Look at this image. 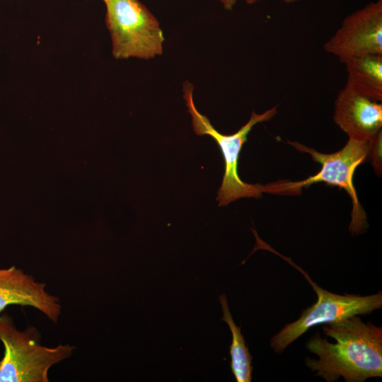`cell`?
I'll use <instances>...</instances> for the list:
<instances>
[{
    "instance_id": "obj_1",
    "label": "cell",
    "mask_w": 382,
    "mask_h": 382,
    "mask_svg": "<svg viewBox=\"0 0 382 382\" xmlns=\"http://www.w3.org/2000/svg\"><path fill=\"white\" fill-rule=\"evenodd\" d=\"M330 342L318 332L311 337L306 348L318 359L305 358L306 366L327 382L342 377L346 382H364L382 376V328L359 315L323 326Z\"/></svg>"
},
{
    "instance_id": "obj_2",
    "label": "cell",
    "mask_w": 382,
    "mask_h": 382,
    "mask_svg": "<svg viewBox=\"0 0 382 382\" xmlns=\"http://www.w3.org/2000/svg\"><path fill=\"white\" fill-rule=\"evenodd\" d=\"M0 341L4 353L0 360V382H49L52 366L69 358L76 347L40 344L38 330L29 326L19 330L8 313L0 314Z\"/></svg>"
},
{
    "instance_id": "obj_3",
    "label": "cell",
    "mask_w": 382,
    "mask_h": 382,
    "mask_svg": "<svg viewBox=\"0 0 382 382\" xmlns=\"http://www.w3.org/2000/svg\"><path fill=\"white\" fill-rule=\"evenodd\" d=\"M183 98L187 111L192 117V126L197 135H209L218 144L223 154L225 170L221 185L218 191L216 201L219 207L244 197H261L262 192H270V185H252L243 182L238 173L239 154L252 128L260 122H267L277 112V107L257 114L252 112L248 122L234 134H224L218 132L207 116L201 114L193 101V86L189 81L183 83Z\"/></svg>"
},
{
    "instance_id": "obj_4",
    "label": "cell",
    "mask_w": 382,
    "mask_h": 382,
    "mask_svg": "<svg viewBox=\"0 0 382 382\" xmlns=\"http://www.w3.org/2000/svg\"><path fill=\"white\" fill-rule=\"evenodd\" d=\"M287 143L299 151L311 155L313 160L320 163L322 167L316 175L301 181H278L279 194L294 195L302 187L320 182L337 186L348 193L352 202L349 226L350 233L357 235L364 232L368 226L366 216L359 203L353 176L356 168L368 159L369 141L349 139L342 149L328 154L320 153L298 141H287Z\"/></svg>"
},
{
    "instance_id": "obj_5",
    "label": "cell",
    "mask_w": 382,
    "mask_h": 382,
    "mask_svg": "<svg viewBox=\"0 0 382 382\" xmlns=\"http://www.w3.org/2000/svg\"><path fill=\"white\" fill-rule=\"evenodd\" d=\"M105 24L116 59H149L163 52L164 36L152 13L139 0H110Z\"/></svg>"
},
{
    "instance_id": "obj_6",
    "label": "cell",
    "mask_w": 382,
    "mask_h": 382,
    "mask_svg": "<svg viewBox=\"0 0 382 382\" xmlns=\"http://www.w3.org/2000/svg\"><path fill=\"white\" fill-rule=\"evenodd\" d=\"M305 277L316 291L318 299L312 306L303 310L294 322L286 324L270 340V346L276 353H282L293 342L310 328L318 325H327L354 315H366L382 307V293L361 296L344 294L340 295L328 291L317 285L301 268L290 262Z\"/></svg>"
},
{
    "instance_id": "obj_7",
    "label": "cell",
    "mask_w": 382,
    "mask_h": 382,
    "mask_svg": "<svg viewBox=\"0 0 382 382\" xmlns=\"http://www.w3.org/2000/svg\"><path fill=\"white\" fill-rule=\"evenodd\" d=\"M323 48L342 62L366 54H382V0L370 2L347 16Z\"/></svg>"
},
{
    "instance_id": "obj_8",
    "label": "cell",
    "mask_w": 382,
    "mask_h": 382,
    "mask_svg": "<svg viewBox=\"0 0 382 382\" xmlns=\"http://www.w3.org/2000/svg\"><path fill=\"white\" fill-rule=\"evenodd\" d=\"M45 286L15 265L0 269V314L9 306H31L57 323L62 312L60 300Z\"/></svg>"
},
{
    "instance_id": "obj_9",
    "label": "cell",
    "mask_w": 382,
    "mask_h": 382,
    "mask_svg": "<svg viewBox=\"0 0 382 382\" xmlns=\"http://www.w3.org/2000/svg\"><path fill=\"white\" fill-rule=\"evenodd\" d=\"M333 120L349 139L370 141L382 128V103L347 83L335 101Z\"/></svg>"
},
{
    "instance_id": "obj_10",
    "label": "cell",
    "mask_w": 382,
    "mask_h": 382,
    "mask_svg": "<svg viewBox=\"0 0 382 382\" xmlns=\"http://www.w3.org/2000/svg\"><path fill=\"white\" fill-rule=\"evenodd\" d=\"M343 63L349 86L366 96L382 101V54L355 57Z\"/></svg>"
},
{
    "instance_id": "obj_11",
    "label": "cell",
    "mask_w": 382,
    "mask_h": 382,
    "mask_svg": "<svg viewBox=\"0 0 382 382\" xmlns=\"http://www.w3.org/2000/svg\"><path fill=\"white\" fill-rule=\"evenodd\" d=\"M219 301L223 311V317L221 320L228 324L232 335L229 350L232 374L237 382H250L253 369L252 366L253 357L245 345L241 326L238 327L233 320L224 294L219 296Z\"/></svg>"
},
{
    "instance_id": "obj_12",
    "label": "cell",
    "mask_w": 382,
    "mask_h": 382,
    "mask_svg": "<svg viewBox=\"0 0 382 382\" xmlns=\"http://www.w3.org/2000/svg\"><path fill=\"white\" fill-rule=\"evenodd\" d=\"M368 159L371 161L375 173L382 174V130L379 131L370 141Z\"/></svg>"
},
{
    "instance_id": "obj_13",
    "label": "cell",
    "mask_w": 382,
    "mask_h": 382,
    "mask_svg": "<svg viewBox=\"0 0 382 382\" xmlns=\"http://www.w3.org/2000/svg\"><path fill=\"white\" fill-rule=\"evenodd\" d=\"M223 6L224 8L228 11H231L233 8L236 4L237 0H217Z\"/></svg>"
},
{
    "instance_id": "obj_14",
    "label": "cell",
    "mask_w": 382,
    "mask_h": 382,
    "mask_svg": "<svg viewBox=\"0 0 382 382\" xmlns=\"http://www.w3.org/2000/svg\"><path fill=\"white\" fill-rule=\"evenodd\" d=\"M244 1L248 4H253L257 3V1L260 0H244Z\"/></svg>"
},
{
    "instance_id": "obj_15",
    "label": "cell",
    "mask_w": 382,
    "mask_h": 382,
    "mask_svg": "<svg viewBox=\"0 0 382 382\" xmlns=\"http://www.w3.org/2000/svg\"><path fill=\"white\" fill-rule=\"evenodd\" d=\"M282 1L286 4H291V3L299 1L300 0H282Z\"/></svg>"
},
{
    "instance_id": "obj_16",
    "label": "cell",
    "mask_w": 382,
    "mask_h": 382,
    "mask_svg": "<svg viewBox=\"0 0 382 382\" xmlns=\"http://www.w3.org/2000/svg\"><path fill=\"white\" fill-rule=\"evenodd\" d=\"M105 4H107L110 0H103Z\"/></svg>"
},
{
    "instance_id": "obj_17",
    "label": "cell",
    "mask_w": 382,
    "mask_h": 382,
    "mask_svg": "<svg viewBox=\"0 0 382 382\" xmlns=\"http://www.w3.org/2000/svg\"><path fill=\"white\" fill-rule=\"evenodd\" d=\"M0 1H1V0H0Z\"/></svg>"
}]
</instances>
